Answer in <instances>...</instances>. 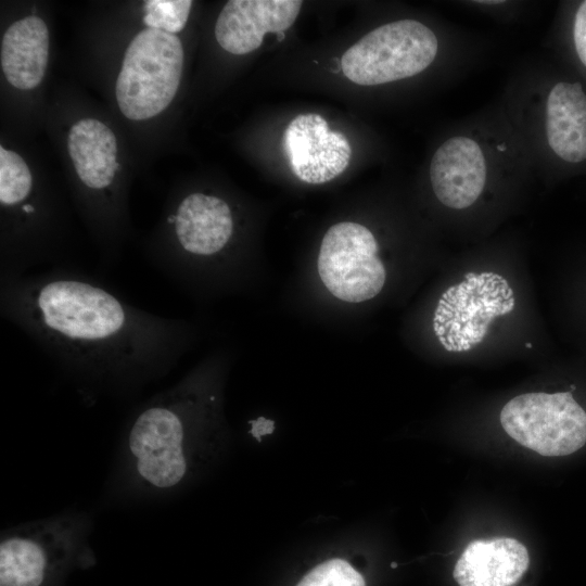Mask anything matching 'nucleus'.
<instances>
[{"label": "nucleus", "instance_id": "f257e3e1", "mask_svg": "<svg viewBox=\"0 0 586 586\" xmlns=\"http://www.w3.org/2000/svg\"><path fill=\"white\" fill-rule=\"evenodd\" d=\"M0 277L2 316L80 380L136 387L170 371L181 353L179 321L131 305L87 275L52 269Z\"/></svg>", "mask_w": 586, "mask_h": 586}, {"label": "nucleus", "instance_id": "f03ea898", "mask_svg": "<svg viewBox=\"0 0 586 586\" xmlns=\"http://www.w3.org/2000/svg\"><path fill=\"white\" fill-rule=\"evenodd\" d=\"M196 407V394L182 382L154 396L132 420L127 449L135 475L145 487L167 491L187 476Z\"/></svg>", "mask_w": 586, "mask_h": 586}, {"label": "nucleus", "instance_id": "7ed1b4c3", "mask_svg": "<svg viewBox=\"0 0 586 586\" xmlns=\"http://www.w3.org/2000/svg\"><path fill=\"white\" fill-rule=\"evenodd\" d=\"M182 67L183 48L176 35L141 30L129 43L116 80L124 116L143 120L163 112L178 91Z\"/></svg>", "mask_w": 586, "mask_h": 586}, {"label": "nucleus", "instance_id": "20e7f679", "mask_svg": "<svg viewBox=\"0 0 586 586\" xmlns=\"http://www.w3.org/2000/svg\"><path fill=\"white\" fill-rule=\"evenodd\" d=\"M438 41L428 26L415 20L384 24L365 35L342 59L343 74L361 86L412 77L434 61Z\"/></svg>", "mask_w": 586, "mask_h": 586}, {"label": "nucleus", "instance_id": "39448f33", "mask_svg": "<svg viewBox=\"0 0 586 586\" xmlns=\"http://www.w3.org/2000/svg\"><path fill=\"white\" fill-rule=\"evenodd\" d=\"M500 422L514 441L546 457L570 455L586 443V412L571 392L515 396L504 406Z\"/></svg>", "mask_w": 586, "mask_h": 586}, {"label": "nucleus", "instance_id": "423d86ee", "mask_svg": "<svg viewBox=\"0 0 586 586\" xmlns=\"http://www.w3.org/2000/svg\"><path fill=\"white\" fill-rule=\"evenodd\" d=\"M377 253V240L367 227L352 221L335 224L327 230L320 245V280L341 301L370 300L381 292L386 277Z\"/></svg>", "mask_w": 586, "mask_h": 586}, {"label": "nucleus", "instance_id": "0eeeda50", "mask_svg": "<svg viewBox=\"0 0 586 586\" xmlns=\"http://www.w3.org/2000/svg\"><path fill=\"white\" fill-rule=\"evenodd\" d=\"M89 531V519L74 514L7 531L0 544V586H41L52 555L82 546Z\"/></svg>", "mask_w": 586, "mask_h": 586}, {"label": "nucleus", "instance_id": "6e6552de", "mask_svg": "<svg viewBox=\"0 0 586 586\" xmlns=\"http://www.w3.org/2000/svg\"><path fill=\"white\" fill-rule=\"evenodd\" d=\"M283 148L293 174L307 183H324L347 167L352 148L345 136L329 128L318 114H301L290 122Z\"/></svg>", "mask_w": 586, "mask_h": 586}, {"label": "nucleus", "instance_id": "1a4fd4ad", "mask_svg": "<svg viewBox=\"0 0 586 586\" xmlns=\"http://www.w3.org/2000/svg\"><path fill=\"white\" fill-rule=\"evenodd\" d=\"M301 8L298 0H230L215 24L216 40L232 54L250 53L260 47L265 34L291 27Z\"/></svg>", "mask_w": 586, "mask_h": 586}, {"label": "nucleus", "instance_id": "9d476101", "mask_svg": "<svg viewBox=\"0 0 586 586\" xmlns=\"http://www.w3.org/2000/svg\"><path fill=\"white\" fill-rule=\"evenodd\" d=\"M430 179L436 198L445 206H471L486 182V163L480 144L466 136L446 140L432 157Z\"/></svg>", "mask_w": 586, "mask_h": 586}, {"label": "nucleus", "instance_id": "9b49d317", "mask_svg": "<svg viewBox=\"0 0 586 586\" xmlns=\"http://www.w3.org/2000/svg\"><path fill=\"white\" fill-rule=\"evenodd\" d=\"M176 240L188 256L211 257L221 252L233 233L229 205L220 198L192 193L167 217Z\"/></svg>", "mask_w": 586, "mask_h": 586}, {"label": "nucleus", "instance_id": "f8f14e48", "mask_svg": "<svg viewBox=\"0 0 586 586\" xmlns=\"http://www.w3.org/2000/svg\"><path fill=\"white\" fill-rule=\"evenodd\" d=\"M528 564L527 549L514 538L477 539L458 559L454 578L459 586H513Z\"/></svg>", "mask_w": 586, "mask_h": 586}, {"label": "nucleus", "instance_id": "ddd939ff", "mask_svg": "<svg viewBox=\"0 0 586 586\" xmlns=\"http://www.w3.org/2000/svg\"><path fill=\"white\" fill-rule=\"evenodd\" d=\"M49 55V31L36 15L14 22L1 40V67L15 88L37 87L46 73Z\"/></svg>", "mask_w": 586, "mask_h": 586}, {"label": "nucleus", "instance_id": "4468645a", "mask_svg": "<svg viewBox=\"0 0 586 586\" xmlns=\"http://www.w3.org/2000/svg\"><path fill=\"white\" fill-rule=\"evenodd\" d=\"M546 135L549 146L561 160H586V93L579 82L561 81L550 90Z\"/></svg>", "mask_w": 586, "mask_h": 586}, {"label": "nucleus", "instance_id": "2eb2a0df", "mask_svg": "<svg viewBox=\"0 0 586 586\" xmlns=\"http://www.w3.org/2000/svg\"><path fill=\"white\" fill-rule=\"evenodd\" d=\"M33 186L30 170L15 152L0 146V203L13 206L26 200Z\"/></svg>", "mask_w": 586, "mask_h": 586}, {"label": "nucleus", "instance_id": "dca6fc26", "mask_svg": "<svg viewBox=\"0 0 586 586\" xmlns=\"http://www.w3.org/2000/svg\"><path fill=\"white\" fill-rule=\"evenodd\" d=\"M192 5L190 0H148L144 1L143 23L146 28L164 30L175 35L187 24Z\"/></svg>", "mask_w": 586, "mask_h": 586}, {"label": "nucleus", "instance_id": "f3484780", "mask_svg": "<svg viewBox=\"0 0 586 586\" xmlns=\"http://www.w3.org/2000/svg\"><path fill=\"white\" fill-rule=\"evenodd\" d=\"M296 586H366V583L347 561L331 559L310 570Z\"/></svg>", "mask_w": 586, "mask_h": 586}, {"label": "nucleus", "instance_id": "a211bd4d", "mask_svg": "<svg viewBox=\"0 0 586 586\" xmlns=\"http://www.w3.org/2000/svg\"><path fill=\"white\" fill-rule=\"evenodd\" d=\"M573 40L581 62L586 66V1H583L575 14Z\"/></svg>", "mask_w": 586, "mask_h": 586}, {"label": "nucleus", "instance_id": "6ab92c4d", "mask_svg": "<svg viewBox=\"0 0 586 586\" xmlns=\"http://www.w3.org/2000/svg\"><path fill=\"white\" fill-rule=\"evenodd\" d=\"M252 432L257 436L259 434L269 433L273 429V422L266 420L265 418H259L256 421H253Z\"/></svg>", "mask_w": 586, "mask_h": 586}, {"label": "nucleus", "instance_id": "aec40b11", "mask_svg": "<svg viewBox=\"0 0 586 586\" xmlns=\"http://www.w3.org/2000/svg\"><path fill=\"white\" fill-rule=\"evenodd\" d=\"M21 209L26 215H31L36 212V208L33 204L21 202ZM17 205V204H16Z\"/></svg>", "mask_w": 586, "mask_h": 586}, {"label": "nucleus", "instance_id": "412c9836", "mask_svg": "<svg viewBox=\"0 0 586 586\" xmlns=\"http://www.w3.org/2000/svg\"><path fill=\"white\" fill-rule=\"evenodd\" d=\"M447 330L443 324H440L438 330L435 332L436 336L446 335Z\"/></svg>", "mask_w": 586, "mask_h": 586}, {"label": "nucleus", "instance_id": "4be33fe9", "mask_svg": "<svg viewBox=\"0 0 586 586\" xmlns=\"http://www.w3.org/2000/svg\"><path fill=\"white\" fill-rule=\"evenodd\" d=\"M455 291H456V285H451L446 290V294L448 295V297H451L455 294Z\"/></svg>", "mask_w": 586, "mask_h": 586}, {"label": "nucleus", "instance_id": "5701e85b", "mask_svg": "<svg viewBox=\"0 0 586 586\" xmlns=\"http://www.w3.org/2000/svg\"><path fill=\"white\" fill-rule=\"evenodd\" d=\"M511 297H513V291H512L511 288H509V289L507 290L506 295L504 296V301H508V300H510Z\"/></svg>", "mask_w": 586, "mask_h": 586}, {"label": "nucleus", "instance_id": "b1692460", "mask_svg": "<svg viewBox=\"0 0 586 586\" xmlns=\"http://www.w3.org/2000/svg\"><path fill=\"white\" fill-rule=\"evenodd\" d=\"M454 320L460 322L461 320V313L459 310L454 311Z\"/></svg>", "mask_w": 586, "mask_h": 586}, {"label": "nucleus", "instance_id": "393cba45", "mask_svg": "<svg viewBox=\"0 0 586 586\" xmlns=\"http://www.w3.org/2000/svg\"><path fill=\"white\" fill-rule=\"evenodd\" d=\"M453 323H454V319H450V320H446L443 326L448 331L451 328Z\"/></svg>", "mask_w": 586, "mask_h": 586}, {"label": "nucleus", "instance_id": "a878e982", "mask_svg": "<svg viewBox=\"0 0 586 586\" xmlns=\"http://www.w3.org/2000/svg\"><path fill=\"white\" fill-rule=\"evenodd\" d=\"M499 284H500V286H502V288H505V289H507V290L509 289L508 281H507L505 278H502V279L499 281Z\"/></svg>", "mask_w": 586, "mask_h": 586}, {"label": "nucleus", "instance_id": "bb28decb", "mask_svg": "<svg viewBox=\"0 0 586 586\" xmlns=\"http://www.w3.org/2000/svg\"><path fill=\"white\" fill-rule=\"evenodd\" d=\"M460 322L462 324H466L468 322V314L467 313H461V320Z\"/></svg>", "mask_w": 586, "mask_h": 586}, {"label": "nucleus", "instance_id": "cd10ccee", "mask_svg": "<svg viewBox=\"0 0 586 586\" xmlns=\"http://www.w3.org/2000/svg\"><path fill=\"white\" fill-rule=\"evenodd\" d=\"M468 331H469V329H468L467 324H463L462 329H461V335L464 336V337H468Z\"/></svg>", "mask_w": 586, "mask_h": 586}, {"label": "nucleus", "instance_id": "c85d7f7f", "mask_svg": "<svg viewBox=\"0 0 586 586\" xmlns=\"http://www.w3.org/2000/svg\"><path fill=\"white\" fill-rule=\"evenodd\" d=\"M492 279H493L494 281H495V280L500 281V280L502 279V277H501L500 275H498V273H493Z\"/></svg>", "mask_w": 586, "mask_h": 586}, {"label": "nucleus", "instance_id": "c756f323", "mask_svg": "<svg viewBox=\"0 0 586 586\" xmlns=\"http://www.w3.org/2000/svg\"><path fill=\"white\" fill-rule=\"evenodd\" d=\"M438 327H440V322L433 321V330H434V332H436L438 330Z\"/></svg>", "mask_w": 586, "mask_h": 586}, {"label": "nucleus", "instance_id": "7c9ffc66", "mask_svg": "<svg viewBox=\"0 0 586 586\" xmlns=\"http://www.w3.org/2000/svg\"><path fill=\"white\" fill-rule=\"evenodd\" d=\"M471 347H472L471 344H466V345L463 346V351H469Z\"/></svg>", "mask_w": 586, "mask_h": 586}, {"label": "nucleus", "instance_id": "2f4dec72", "mask_svg": "<svg viewBox=\"0 0 586 586\" xmlns=\"http://www.w3.org/2000/svg\"><path fill=\"white\" fill-rule=\"evenodd\" d=\"M441 298L445 300L446 302L449 300V297H448V295L446 294V292L442 295Z\"/></svg>", "mask_w": 586, "mask_h": 586}, {"label": "nucleus", "instance_id": "473e14b6", "mask_svg": "<svg viewBox=\"0 0 586 586\" xmlns=\"http://www.w3.org/2000/svg\"><path fill=\"white\" fill-rule=\"evenodd\" d=\"M525 346H526L527 348H532V344H531V343H526Z\"/></svg>", "mask_w": 586, "mask_h": 586}]
</instances>
